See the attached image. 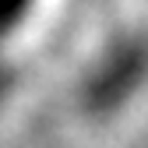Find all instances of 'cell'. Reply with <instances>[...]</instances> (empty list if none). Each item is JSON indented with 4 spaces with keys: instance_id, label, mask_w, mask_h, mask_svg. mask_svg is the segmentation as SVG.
I'll list each match as a JSON object with an SVG mask.
<instances>
[{
    "instance_id": "cell-2",
    "label": "cell",
    "mask_w": 148,
    "mask_h": 148,
    "mask_svg": "<svg viewBox=\"0 0 148 148\" xmlns=\"http://www.w3.org/2000/svg\"><path fill=\"white\" fill-rule=\"evenodd\" d=\"M35 0H0V42L11 39V32L28 18Z\"/></svg>"
},
{
    "instance_id": "cell-1",
    "label": "cell",
    "mask_w": 148,
    "mask_h": 148,
    "mask_svg": "<svg viewBox=\"0 0 148 148\" xmlns=\"http://www.w3.org/2000/svg\"><path fill=\"white\" fill-rule=\"evenodd\" d=\"M145 81H148V32H123L120 39L106 46V53L85 78L81 102L95 116L113 113L138 95Z\"/></svg>"
}]
</instances>
